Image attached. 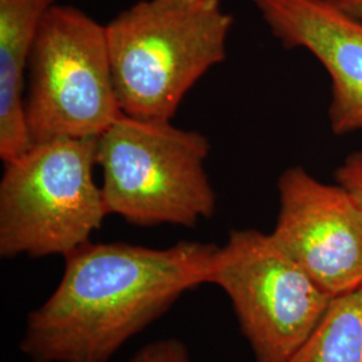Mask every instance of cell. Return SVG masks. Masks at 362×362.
<instances>
[{"instance_id": "cell-1", "label": "cell", "mask_w": 362, "mask_h": 362, "mask_svg": "<svg viewBox=\"0 0 362 362\" xmlns=\"http://www.w3.org/2000/svg\"><path fill=\"white\" fill-rule=\"evenodd\" d=\"M216 248L188 240L79 247L66 255L52 296L28 314L21 350L33 362H109L182 294L207 285Z\"/></svg>"}, {"instance_id": "cell-2", "label": "cell", "mask_w": 362, "mask_h": 362, "mask_svg": "<svg viewBox=\"0 0 362 362\" xmlns=\"http://www.w3.org/2000/svg\"><path fill=\"white\" fill-rule=\"evenodd\" d=\"M233 26L221 0H140L118 13L105 28L122 113L170 121L194 83L226 59Z\"/></svg>"}, {"instance_id": "cell-3", "label": "cell", "mask_w": 362, "mask_h": 362, "mask_svg": "<svg viewBox=\"0 0 362 362\" xmlns=\"http://www.w3.org/2000/svg\"><path fill=\"white\" fill-rule=\"evenodd\" d=\"M209 151L200 132L122 113L97 139L107 214L141 227H194L212 218L216 194L206 172Z\"/></svg>"}, {"instance_id": "cell-4", "label": "cell", "mask_w": 362, "mask_h": 362, "mask_svg": "<svg viewBox=\"0 0 362 362\" xmlns=\"http://www.w3.org/2000/svg\"><path fill=\"white\" fill-rule=\"evenodd\" d=\"M97 139L34 144L4 163L0 180V257L73 252L109 215L94 180Z\"/></svg>"}, {"instance_id": "cell-5", "label": "cell", "mask_w": 362, "mask_h": 362, "mask_svg": "<svg viewBox=\"0 0 362 362\" xmlns=\"http://www.w3.org/2000/svg\"><path fill=\"white\" fill-rule=\"evenodd\" d=\"M27 81L25 118L33 145L100 137L122 115L106 28L74 6L57 3L43 18Z\"/></svg>"}, {"instance_id": "cell-6", "label": "cell", "mask_w": 362, "mask_h": 362, "mask_svg": "<svg viewBox=\"0 0 362 362\" xmlns=\"http://www.w3.org/2000/svg\"><path fill=\"white\" fill-rule=\"evenodd\" d=\"M208 284L230 298L255 362L290 361L333 299L258 230L230 233L212 257Z\"/></svg>"}, {"instance_id": "cell-7", "label": "cell", "mask_w": 362, "mask_h": 362, "mask_svg": "<svg viewBox=\"0 0 362 362\" xmlns=\"http://www.w3.org/2000/svg\"><path fill=\"white\" fill-rule=\"evenodd\" d=\"M279 214L272 235L330 298L362 288V208L339 184L306 169H286L278 180Z\"/></svg>"}, {"instance_id": "cell-8", "label": "cell", "mask_w": 362, "mask_h": 362, "mask_svg": "<svg viewBox=\"0 0 362 362\" xmlns=\"http://www.w3.org/2000/svg\"><path fill=\"white\" fill-rule=\"evenodd\" d=\"M251 1L286 50L305 49L324 66L332 79V132L362 130V19L333 0Z\"/></svg>"}, {"instance_id": "cell-9", "label": "cell", "mask_w": 362, "mask_h": 362, "mask_svg": "<svg viewBox=\"0 0 362 362\" xmlns=\"http://www.w3.org/2000/svg\"><path fill=\"white\" fill-rule=\"evenodd\" d=\"M58 0H0V158L25 153L33 144L25 118L27 71L39 27Z\"/></svg>"}, {"instance_id": "cell-10", "label": "cell", "mask_w": 362, "mask_h": 362, "mask_svg": "<svg viewBox=\"0 0 362 362\" xmlns=\"http://www.w3.org/2000/svg\"><path fill=\"white\" fill-rule=\"evenodd\" d=\"M288 362H362V288L333 298Z\"/></svg>"}, {"instance_id": "cell-11", "label": "cell", "mask_w": 362, "mask_h": 362, "mask_svg": "<svg viewBox=\"0 0 362 362\" xmlns=\"http://www.w3.org/2000/svg\"><path fill=\"white\" fill-rule=\"evenodd\" d=\"M128 362H192L187 345L177 338L153 341L143 346Z\"/></svg>"}, {"instance_id": "cell-12", "label": "cell", "mask_w": 362, "mask_h": 362, "mask_svg": "<svg viewBox=\"0 0 362 362\" xmlns=\"http://www.w3.org/2000/svg\"><path fill=\"white\" fill-rule=\"evenodd\" d=\"M336 181L354 197L362 208V151L348 155L337 168Z\"/></svg>"}, {"instance_id": "cell-13", "label": "cell", "mask_w": 362, "mask_h": 362, "mask_svg": "<svg viewBox=\"0 0 362 362\" xmlns=\"http://www.w3.org/2000/svg\"><path fill=\"white\" fill-rule=\"evenodd\" d=\"M337 6H339L346 13L362 19V0H333Z\"/></svg>"}]
</instances>
